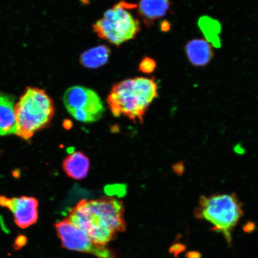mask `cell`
Instances as JSON below:
<instances>
[{"label": "cell", "instance_id": "obj_1", "mask_svg": "<svg viewBox=\"0 0 258 258\" xmlns=\"http://www.w3.org/2000/svg\"><path fill=\"white\" fill-rule=\"evenodd\" d=\"M123 203L112 197L84 199L71 210L67 218L89 235L97 246L105 247L115 235L124 231Z\"/></svg>", "mask_w": 258, "mask_h": 258}, {"label": "cell", "instance_id": "obj_2", "mask_svg": "<svg viewBox=\"0 0 258 258\" xmlns=\"http://www.w3.org/2000/svg\"><path fill=\"white\" fill-rule=\"evenodd\" d=\"M157 96L156 81L136 77L115 84L108 96L107 103L115 117H124L143 123L148 108Z\"/></svg>", "mask_w": 258, "mask_h": 258}, {"label": "cell", "instance_id": "obj_3", "mask_svg": "<svg viewBox=\"0 0 258 258\" xmlns=\"http://www.w3.org/2000/svg\"><path fill=\"white\" fill-rule=\"evenodd\" d=\"M16 135L30 140L36 132L48 126L54 117L53 100L44 90L28 88L15 105Z\"/></svg>", "mask_w": 258, "mask_h": 258}, {"label": "cell", "instance_id": "obj_4", "mask_svg": "<svg viewBox=\"0 0 258 258\" xmlns=\"http://www.w3.org/2000/svg\"><path fill=\"white\" fill-rule=\"evenodd\" d=\"M243 214L240 203L233 194L202 196L196 211L197 218L209 222L215 231L224 235L228 243L231 231Z\"/></svg>", "mask_w": 258, "mask_h": 258}, {"label": "cell", "instance_id": "obj_5", "mask_svg": "<svg viewBox=\"0 0 258 258\" xmlns=\"http://www.w3.org/2000/svg\"><path fill=\"white\" fill-rule=\"evenodd\" d=\"M135 8L136 5L118 3L93 25V30L100 38L116 46L133 39L140 30V22L130 12Z\"/></svg>", "mask_w": 258, "mask_h": 258}, {"label": "cell", "instance_id": "obj_6", "mask_svg": "<svg viewBox=\"0 0 258 258\" xmlns=\"http://www.w3.org/2000/svg\"><path fill=\"white\" fill-rule=\"evenodd\" d=\"M63 102L74 119L87 123L99 120L105 111L99 95L94 90L83 86H76L68 89L64 93Z\"/></svg>", "mask_w": 258, "mask_h": 258}, {"label": "cell", "instance_id": "obj_7", "mask_svg": "<svg viewBox=\"0 0 258 258\" xmlns=\"http://www.w3.org/2000/svg\"><path fill=\"white\" fill-rule=\"evenodd\" d=\"M55 228L63 247L67 249L93 254L98 258H115L110 250L97 246L85 231L77 227L68 218L58 222Z\"/></svg>", "mask_w": 258, "mask_h": 258}, {"label": "cell", "instance_id": "obj_8", "mask_svg": "<svg viewBox=\"0 0 258 258\" xmlns=\"http://www.w3.org/2000/svg\"><path fill=\"white\" fill-rule=\"evenodd\" d=\"M0 206L11 211L16 225L22 229L31 227L38 220V202L32 197L8 198L0 196Z\"/></svg>", "mask_w": 258, "mask_h": 258}, {"label": "cell", "instance_id": "obj_9", "mask_svg": "<svg viewBox=\"0 0 258 258\" xmlns=\"http://www.w3.org/2000/svg\"><path fill=\"white\" fill-rule=\"evenodd\" d=\"M90 165L89 158L85 154L75 151L64 158L62 162V169L71 178L82 180L88 176Z\"/></svg>", "mask_w": 258, "mask_h": 258}, {"label": "cell", "instance_id": "obj_10", "mask_svg": "<svg viewBox=\"0 0 258 258\" xmlns=\"http://www.w3.org/2000/svg\"><path fill=\"white\" fill-rule=\"evenodd\" d=\"M15 105L11 97L0 94V136L16 135Z\"/></svg>", "mask_w": 258, "mask_h": 258}, {"label": "cell", "instance_id": "obj_11", "mask_svg": "<svg viewBox=\"0 0 258 258\" xmlns=\"http://www.w3.org/2000/svg\"><path fill=\"white\" fill-rule=\"evenodd\" d=\"M186 55L190 62L197 67H203L214 56L211 44L205 39H194L186 46Z\"/></svg>", "mask_w": 258, "mask_h": 258}, {"label": "cell", "instance_id": "obj_12", "mask_svg": "<svg viewBox=\"0 0 258 258\" xmlns=\"http://www.w3.org/2000/svg\"><path fill=\"white\" fill-rule=\"evenodd\" d=\"M170 6V0H141L139 14L147 24L163 17Z\"/></svg>", "mask_w": 258, "mask_h": 258}, {"label": "cell", "instance_id": "obj_13", "mask_svg": "<svg viewBox=\"0 0 258 258\" xmlns=\"http://www.w3.org/2000/svg\"><path fill=\"white\" fill-rule=\"evenodd\" d=\"M110 54V50L104 46H100L86 51L80 57L83 66L90 69H96L104 66L107 62Z\"/></svg>", "mask_w": 258, "mask_h": 258}, {"label": "cell", "instance_id": "obj_14", "mask_svg": "<svg viewBox=\"0 0 258 258\" xmlns=\"http://www.w3.org/2000/svg\"><path fill=\"white\" fill-rule=\"evenodd\" d=\"M199 24L209 43L216 47L220 46L218 35L221 28L219 22L208 16H204L200 19Z\"/></svg>", "mask_w": 258, "mask_h": 258}, {"label": "cell", "instance_id": "obj_15", "mask_svg": "<svg viewBox=\"0 0 258 258\" xmlns=\"http://www.w3.org/2000/svg\"><path fill=\"white\" fill-rule=\"evenodd\" d=\"M156 64L155 61L150 59V58H146L143 62H142L140 68L142 71L144 73H151L154 72L156 69Z\"/></svg>", "mask_w": 258, "mask_h": 258}]
</instances>
